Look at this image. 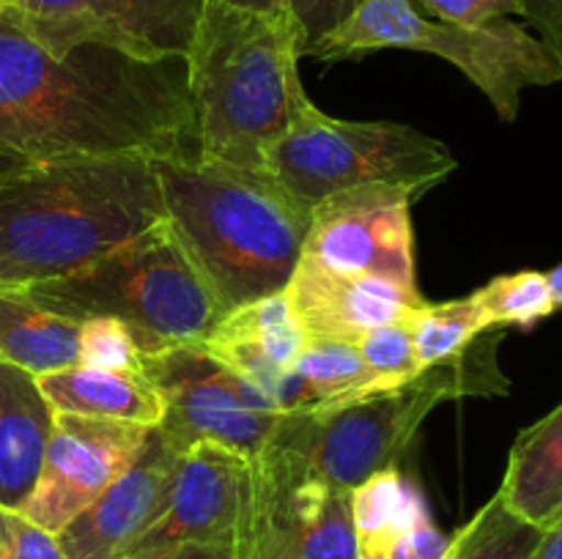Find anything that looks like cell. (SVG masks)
<instances>
[{
    "mask_svg": "<svg viewBox=\"0 0 562 559\" xmlns=\"http://www.w3.org/2000/svg\"><path fill=\"white\" fill-rule=\"evenodd\" d=\"M0 153L31 162L190 157L184 58L137 60L108 47L55 55L0 9Z\"/></svg>",
    "mask_w": 562,
    "mask_h": 559,
    "instance_id": "obj_1",
    "label": "cell"
},
{
    "mask_svg": "<svg viewBox=\"0 0 562 559\" xmlns=\"http://www.w3.org/2000/svg\"><path fill=\"white\" fill-rule=\"evenodd\" d=\"M159 223L165 206L154 159L31 162L0 179V285L66 277Z\"/></svg>",
    "mask_w": 562,
    "mask_h": 559,
    "instance_id": "obj_2",
    "label": "cell"
},
{
    "mask_svg": "<svg viewBox=\"0 0 562 559\" xmlns=\"http://www.w3.org/2000/svg\"><path fill=\"white\" fill-rule=\"evenodd\" d=\"M302 31L283 3L272 9L206 0L187 53L195 157L263 173V151L307 96Z\"/></svg>",
    "mask_w": 562,
    "mask_h": 559,
    "instance_id": "obj_3",
    "label": "cell"
},
{
    "mask_svg": "<svg viewBox=\"0 0 562 559\" xmlns=\"http://www.w3.org/2000/svg\"><path fill=\"white\" fill-rule=\"evenodd\" d=\"M165 225L225 312L285 290L311 214L269 173L190 157L154 159Z\"/></svg>",
    "mask_w": 562,
    "mask_h": 559,
    "instance_id": "obj_4",
    "label": "cell"
},
{
    "mask_svg": "<svg viewBox=\"0 0 562 559\" xmlns=\"http://www.w3.org/2000/svg\"><path fill=\"white\" fill-rule=\"evenodd\" d=\"M503 332H483L450 360L417 373L404 387L338 409L283 414L272 444L291 449L302 464L344 491L398 466L426 417L461 398H497L510 392L499 367Z\"/></svg>",
    "mask_w": 562,
    "mask_h": 559,
    "instance_id": "obj_5",
    "label": "cell"
},
{
    "mask_svg": "<svg viewBox=\"0 0 562 559\" xmlns=\"http://www.w3.org/2000/svg\"><path fill=\"white\" fill-rule=\"evenodd\" d=\"M22 290L71 321L119 318L135 327L154 351L201 343L225 316L165 223L124 241L86 269Z\"/></svg>",
    "mask_w": 562,
    "mask_h": 559,
    "instance_id": "obj_6",
    "label": "cell"
},
{
    "mask_svg": "<svg viewBox=\"0 0 562 559\" xmlns=\"http://www.w3.org/2000/svg\"><path fill=\"white\" fill-rule=\"evenodd\" d=\"M376 49H415L437 55L461 71L494 107L514 124L519 118L521 93L562 82L558 55L514 20L467 27L428 20L412 0H366L333 36L307 49L305 58L351 60Z\"/></svg>",
    "mask_w": 562,
    "mask_h": 559,
    "instance_id": "obj_7",
    "label": "cell"
},
{
    "mask_svg": "<svg viewBox=\"0 0 562 559\" xmlns=\"http://www.w3.org/2000/svg\"><path fill=\"white\" fill-rule=\"evenodd\" d=\"M459 168L448 146L393 121L333 118L302 99L289 129L263 151V173L311 214L327 197L390 184L428 192Z\"/></svg>",
    "mask_w": 562,
    "mask_h": 559,
    "instance_id": "obj_8",
    "label": "cell"
},
{
    "mask_svg": "<svg viewBox=\"0 0 562 559\" xmlns=\"http://www.w3.org/2000/svg\"><path fill=\"white\" fill-rule=\"evenodd\" d=\"M143 373L162 398L159 431L179 453L214 442L252 460L272 442L283 411L198 343L143 354Z\"/></svg>",
    "mask_w": 562,
    "mask_h": 559,
    "instance_id": "obj_9",
    "label": "cell"
},
{
    "mask_svg": "<svg viewBox=\"0 0 562 559\" xmlns=\"http://www.w3.org/2000/svg\"><path fill=\"white\" fill-rule=\"evenodd\" d=\"M206 0H3V16L55 55L108 47L137 60L187 58Z\"/></svg>",
    "mask_w": 562,
    "mask_h": 559,
    "instance_id": "obj_10",
    "label": "cell"
},
{
    "mask_svg": "<svg viewBox=\"0 0 562 559\" xmlns=\"http://www.w3.org/2000/svg\"><path fill=\"white\" fill-rule=\"evenodd\" d=\"M406 186L373 184L338 192L311 208L300 266L344 277H393L417 285L412 203Z\"/></svg>",
    "mask_w": 562,
    "mask_h": 559,
    "instance_id": "obj_11",
    "label": "cell"
},
{
    "mask_svg": "<svg viewBox=\"0 0 562 559\" xmlns=\"http://www.w3.org/2000/svg\"><path fill=\"white\" fill-rule=\"evenodd\" d=\"M245 499L300 559H357L351 491L269 442L247 460Z\"/></svg>",
    "mask_w": 562,
    "mask_h": 559,
    "instance_id": "obj_12",
    "label": "cell"
},
{
    "mask_svg": "<svg viewBox=\"0 0 562 559\" xmlns=\"http://www.w3.org/2000/svg\"><path fill=\"white\" fill-rule=\"evenodd\" d=\"M151 427L55 411L42 469L20 513L58 535L146 444Z\"/></svg>",
    "mask_w": 562,
    "mask_h": 559,
    "instance_id": "obj_13",
    "label": "cell"
},
{
    "mask_svg": "<svg viewBox=\"0 0 562 559\" xmlns=\"http://www.w3.org/2000/svg\"><path fill=\"white\" fill-rule=\"evenodd\" d=\"M247 486V460L214 442H198L179 455L170 497L157 524L126 559H151L179 546L231 551Z\"/></svg>",
    "mask_w": 562,
    "mask_h": 559,
    "instance_id": "obj_14",
    "label": "cell"
},
{
    "mask_svg": "<svg viewBox=\"0 0 562 559\" xmlns=\"http://www.w3.org/2000/svg\"><path fill=\"white\" fill-rule=\"evenodd\" d=\"M179 449L151 427L137 458L58 532L66 559H126L170 497Z\"/></svg>",
    "mask_w": 562,
    "mask_h": 559,
    "instance_id": "obj_15",
    "label": "cell"
},
{
    "mask_svg": "<svg viewBox=\"0 0 562 559\" xmlns=\"http://www.w3.org/2000/svg\"><path fill=\"white\" fill-rule=\"evenodd\" d=\"M285 296L307 338H335L351 343L384 323L406 321L426 305L420 288L401 280L379 274L344 277L300 263L285 285Z\"/></svg>",
    "mask_w": 562,
    "mask_h": 559,
    "instance_id": "obj_16",
    "label": "cell"
},
{
    "mask_svg": "<svg viewBox=\"0 0 562 559\" xmlns=\"http://www.w3.org/2000/svg\"><path fill=\"white\" fill-rule=\"evenodd\" d=\"M305 340L307 334L291 310L289 296L280 290L228 310L198 345L278 406L283 378Z\"/></svg>",
    "mask_w": 562,
    "mask_h": 559,
    "instance_id": "obj_17",
    "label": "cell"
},
{
    "mask_svg": "<svg viewBox=\"0 0 562 559\" xmlns=\"http://www.w3.org/2000/svg\"><path fill=\"white\" fill-rule=\"evenodd\" d=\"M357 559H445L450 537L434 524L423 493L398 466L351 491Z\"/></svg>",
    "mask_w": 562,
    "mask_h": 559,
    "instance_id": "obj_18",
    "label": "cell"
},
{
    "mask_svg": "<svg viewBox=\"0 0 562 559\" xmlns=\"http://www.w3.org/2000/svg\"><path fill=\"white\" fill-rule=\"evenodd\" d=\"M55 409L36 376L0 362V507L22 510L36 486Z\"/></svg>",
    "mask_w": 562,
    "mask_h": 559,
    "instance_id": "obj_19",
    "label": "cell"
},
{
    "mask_svg": "<svg viewBox=\"0 0 562 559\" xmlns=\"http://www.w3.org/2000/svg\"><path fill=\"white\" fill-rule=\"evenodd\" d=\"M36 381L47 403L64 414L132 422L146 427H157L162 422V398L146 373L71 365L38 376Z\"/></svg>",
    "mask_w": 562,
    "mask_h": 559,
    "instance_id": "obj_20",
    "label": "cell"
},
{
    "mask_svg": "<svg viewBox=\"0 0 562 559\" xmlns=\"http://www.w3.org/2000/svg\"><path fill=\"white\" fill-rule=\"evenodd\" d=\"M497 497L505 507L538 529L562 515V403L525 427L508 453Z\"/></svg>",
    "mask_w": 562,
    "mask_h": 559,
    "instance_id": "obj_21",
    "label": "cell"
},
{
    "mask_svg": "<svg viewBox=\"0 0 562 559\" xmlns=\"http://www.w3.org/2000/svg\"><path fill=\"white\" fill-rule=\"evenodd\" d=\"M0 362L36 378L77 365V321L0 285Z\"/></svg>",
    "mask_w": 562,
    "mask_h": 559,
    "instance_id": "obj_22",
    "label": "cell"
},
{
    "mask_svg": "<svg viewBox=\"0 0 562 559\" xmlns=\"http://www.w3.org/2000/svg\"><path fill=\"white\" fill-rule=\"evenodd\" d=\"M368 384L357 343L335 338H307L278 392V409L318 411L344 406Z\"/></svg>",
    "mask_w": 562,
    "mask_h": 559,
    "instance_id": "obj_23",
    "label": "cell"
},
{
    "mask_svg": "<svg viewBox=\"0 0 562 559\" xmlns=\"http://www.w3.org/2000/svg\"><path fill=\"white\" fill-rule=\"evenodd\" d=\"M538 526L505 507L503 499L494 493L453 537L445 559H536L543 540Z\"/></svg>",
    "mask_w": 562,
    "mask_h": 559,
    "instance_id": "obj_24",
    "label": "cell"
},
{
    "mask_svg": "<svg viewBox=\"0 0 562 559\" xmlns=\"http://www.w3.org/2000/svg\"><path fill=\"white\" fill-rule=\"evenodd\" d=\"M409 329L417 362H420L423 370L461 354L483 332H492L481 305H477L472 294L464 296V299L439 301V305L426 301L420 310L412 312Z\"/></svg>",
    "mask_w": 562,
    "mask_h": 559,
    "instance_id": "obj_25",
    "label": "cell"
},
{
    "mask_svg": "<svg viewBox=\"0 0 562 559\" xmlns=\"http://www.w3.org/2000/svg\"><path fill=\"white\" fill-rule=\"evenodd\" d=\"M472 296L481 305L488 329H532L547 321L552 312H558L547 272H532V269L499 274Z\"/></svg>",
    "mask_w": 562,
    "mask_h": 559,
    "instance_id": "obj_26",
    "label": "cell"
},
{
    "mask_svg": "<svg viewBox=\"0 0 562 559\" xmlns=\"http://www.w3.org/2000/svg\"><path fill=\"white\" fill-rule=\"evenodd\" d=\"M409 318L406 321L384 323V327L371 329V332H366L357 340V351H360L362 365L368 370V384L355 398L346 400L344 406L404 387L406 381H412L423 370L415 354V343H412Z\"/></svg>",
    "mask_w": 562,
    "mask_h": 559,
    "instance_id": "obj_27",
    "label": "cell"
},
{
    "mask_svg": "<svg viewBox=\"0 0 562 559\" xmlns=\"http://www.w3.org/2000/svg\"><path fill=\"white\" fill-rule=\"evenodd\" d=\"M151 351L154 345L119 318L91 316L77 321V365L143 373V354Z\"/></svg>",
    "mask_w": 562,
    "mask_h": 559,
    "instance_id": "obj_28",
    "label": "cell"
},
{
    "mask_svg": "<svg viewBox=\"0 0 562 559\" xmlns=\"http://www.w3.org/2000/svg\"><path fill=\"white\" fill-rule=\"evenodd\" d=\"M0 559H66L58 535L33 524L20 510L0 507Z\"/></svg>",
    "mask_w": 562,
    "mask_h": 559,
    "instance_id": "obj_29",
    "label": "cell"
},
{
    "mask_svg": "<svg viewBox=\"0 0 562 559\" xmlns=\"http://www.w3.org/2000/svg\"><path fill=\"white\" fill-rule=\"evenodd\" d=\"M278 3H283L300 25L307 55V49L333 36L366 0H278Z\"/></svg>",
    "mask_w": 562,
    "mask_h": 559,
    "instance_id": "obj_30",
    "label": "cell"
},
{
    "mask_svg": "<svg viewBox=\"0 0 562 559\" xmlns=\"http://www.w3.org/2000/svg\"><path fill=\"white\" fill-rule=\"evenodd\" d=\"M420 5L434 20L450 22V25H488L494 20H510L521 16L519 0H412Z\"/></svg>",
    "mask_w": 562,
    "mask_h": 559,
    "instance_id": "obj_31",
    "label": "cell"
},
{
    "mask_svg": "<svg viewBox=\"0 0 562 559\" xmlns=\"http://www.w3.org/2000/svg\"><path fill=\"white\" fill-rule=\"evenodd\" d=\"M228 559H300L267 524L261 515L241 502L239 524H236L234 543H231Z\"/></svg>",
    "mask_w": 562,
    "mask_h": 559,
    "instance_id": "obj_32",
    "label": "cell"
},
{
    "mask_svg": "<svg viewBox=\"0 0 562 559\" xmlns=\"http://www.w3.org/2000/svg\"><path fill=\"white\" fill-rule=\"evenodd\" d=\"M521 16L562 64V0H519Z\"/></svg>",
    "mask_w": 562,
    "mask_h": 559,
    "instance_id": "obj_33",
    "label": "cell"
},
{
    "mask_svg": "<svg viewBox=\"0 0 562 559\" xmlns=\"http://www.w3.org/2000/svg\"><path fill=\"white\" fill-rule=\"evenodd\" d=\"M151 559H228V551L212 546H179L168 554H159Z\"/></svg>",
    "mask_w": 562,
    "mask_h": 559,
    "instance_id": "obj_34",
    "label": "cell"
},
{
    "mask_svg": "<svg viewBox=\"0 0 562 559\" xmlns=\"http://www.w3.org/2000/svg\"><path fill=\"white\" fill-rule=\"evenodd\" d=\"M536 559H562V515L543 532V540L538 546Z\"/></svg>",
    "mask_w": 562,
    "mask_h": 559,
    "instance_id": "obj_35",
    "label": "cell"
},
{
    "mask_svg": "<svg viewBox=\"0 0 562 559\" xmlns=\"http://www.w3.org/2000/svg\"><path fill=\"white\" fill-rule=\"evenodd\" d=\"M547 280H549V288H552L554 307H558V310H562V263H558V266H554V269H549Z\"/></svg>",
    "mask_w": 562,
    "mask_h": 559,
    "instance_id": "obj_36",
    "label": "cell"
},
{
    "mask_svg": "<svg viewBox=\"0 0 562 559\" xmlns=\"http://www.w3.org/2000/svg\"><path fill=\"white\" fill-rule=\"evenodd\" d=\"M27 164H31V159L11 157V153H0V179H5V175L16 173V170L27 168Z\"/></svg>",
    "mask_w": 562,
    "mask_h": 559,
    "instance_id": "obj_37",
    "label": "cell"
},
{
    "mask_svg": "<svg viewBox=\"0 0 562 559\" xmlns=\"http://www.w3.org/2000/svg\"><path fill=\"white\" fill-rule=\"evenodd\" d=\"M225 3H236V5H250V9H272L278 0H225Z\"/></svg>",
    "mask_w": 562,
    "mask_h": 559,
    "instance_id": "obj_38",
    "label": "cell"
},
{
    "mask_svg": "<svg viewBox=\"0 0 562 559\" xmlns=\"http://www.w3.org/2000/svg\"><path fill=\"white\" fill-rule=\"evenodd\" d=\"M0 9H3V0H0Z\"/></svg>",
    "mask_w": 562,
    "mask_h": 559,
    "instance_id": "obj_39",
    "label": "cell"
}]
</instances>
